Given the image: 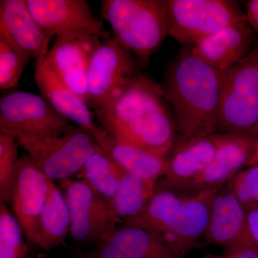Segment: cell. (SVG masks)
<instances>
[{"label": "cell", "instance_id": "1", "mask_svg": "<svg viewBox=\"0 0 258 258\" xmlns=\"http://www.w3.org/2000/svg\"><path fill=\"white\" fill-rule=\"evenodd\" d=\"M161 86L137 71L95 118L120 140L160 157H169L179 136L175 118Z\"/></svg>", "mask_w": 258, "mask_h": 258}, {"label": "cell", "instance_id": "2", "mask_svg": "<svg viewBox=\"0 0 258 258\" xmlns=\"http://www.w3.org/2000/svg\"><path fill=\"white\" fill-rule=\"evenodd\" d=\"M222 81V71L195 55L191 46L171 62L161 87L175 118L176 145L218 132Z\"/></svg>", "mask_w": 258, "mask_h": 258}, {"label": "cell", "instance_id": "3", "mask_svg": "<svg viewBox=\"0 0 258 258\" xmlns=\"http://www.w3.org/2000/svg\"><path fill=\"white\" fill-rule=\"evenodd\" d=\"M101 16L118 42L147 62L169 35L165 0H103Z\"/></svg>", "mask_w": 258, "mask_h": 258}, {"label": "cell", "instance_id": "4", "mask_svg": "<svg viewBox=\"0 0 258 258\" xmlns=\"http://www.w3.org/2000/svg\"><path fill=\"white\" fill-rule=\"evenodd\" d=\"M49 179H71L101 147L93 132L70 125L57 132L36 137L15 138Z\"/></svg>", "mask_w": 258, "mask_h": 258}, {"label": "cell", "instance_id": "5", "mask_svg": "<svg viewBox=\"0 0 258 258\" xmlns=\"http://www.w3.org/2000/svg\"><path fill=\"white\" fill-rule=\"evenodd\" d=\"M222 72L218 131L252 134L258 122V42L246 58Z\"/></svg>", "mask_w": 258, "mask_h": 258}, {"label": "cell", "instance_id": "6", "mask_svg": "<svg viewBox=\"0 0 258 258\" xmlns=\"http://www.w3.org/2000/svg\"><path fill=\"white\" fill-rule=\"evenodd\" d=\"M169 35L194 46L222 29L247 18L232 0H165Z\"/></svg>", "mask_w": 258, "mask_h": 258}, {"label": "cell", "instance_id": "7", "mask_svg": "<svg viewBox=\"0 0 258 258\" xmlns=\"http://www.w3.org/2000/svg\"><path fill=\"white\" fill-rule=\"evenodd\" d=\"M133 56L114 37L103 34L90 57L86 103L93 112L111 101L137 74Z\"/></svg>", "mask_w": 258, "mask_h": 258}, {"label": "cell", "instance_id": "8", "mask_svg": "<svg viewBox=\"0 0 258 258\" xmlns=\"http://www.w3.org/2000/svg\"><path fill=\"white\" fill-rule=\"evenodd\" d=\"M71 122L59 115L41 96L13 91L0 99V134L36 137L61 132Z\"/></svg>", "mask_w": 258, "mask_h": 258}, {"label": "cell", "instance_id": "9", "mask_svg": "<svg viewBox=\"0 0 258 258\" xmlns=\"http://www.w3.org/2000/svg\"><path fill=\"white\" fill-rule=\"evenodd\" d=\"M30 13L47 35L91 40L103 35V21L85 0H26Z\"/></svg>", "mask_w": 258, "mask_h": 258}, {"label": "cell", "instance_id": "10", "mask_svg": "<svg viewBox=\"0 0 258 258\" xmlns=\"http://www.w3.org/2000/svg\"><path fill=\"white\" fill-rule=\"evenodd\" d=\"M60 186L69 207L70 235L75 240L98 242L118 225L111 208L84 181L67 179Z\"/></svg>", "mask_w": 258, "mask_h": 258}, {"label": "cell", "instance_id": "11", "mask_svg": "<svg viewBox=\"0 0 258 258\" xmlns=\"http://www.w3.org/2000/svg\"><path fill=\"white\" fill-rule=\"evenodd\" d=\"M51 181L28 154L20 158L13 178L10 204L25 237L33 245L36 243L40 215Z\"/></svg>", "mask_w": 258, "mask_h": 258}, {"label": "cell", "instance_id": "12", "mask_svg": "<svg viewBox=\"0 0 258 258\" xmlns=\"http://www.w3.org/2000/svg\"><path fill=\"white\" fill-rule=\"evenodd\" d=\"M258 137L250 133L220 134L215 157L210 165L193 181L197 190L218 188L230 181L253 156Z\"/></svg>", "mask_w": 258, "mask_h": 258}, {"label": "cell", "instance_id": "13", "mask_svg": "<svg viewBox=\"0 0 258 258\" xmlns=\"http://www.w3.org/2000/svg\"><path fill=\"white\" fill-rule=\"evenodd\" d=\"M257 42V34L246 18L206 37L191 50L205 63L224 71L246 58Z\"/></svg>", "mask_w": 258, "mask_h": 258}, {"label": "cell", "instance_id": "14", "mask_svg": "<svg viewBox=\"0 0 258 258\" xmlns=\"http://www.w3.org/2000/svg\"><path fill=\"white\" fill-rule=\"evenodd\" d=\"M220 188L197 190L193 195H185L175 223L161 239L176 257H184L205 237L212 201Z\"/></svg>", "mask_w": 258, "mask_h": 258}, {"label": "cell", "instance_id": "15", "mask_svg": "<svg viewBox=\"0 0 258 258\" xmlns=\"http://www.w3.org/2000/svg\"><path fill=\"white\" fill-rule=\"evenodd\" d=\"M0 38L36 61L45 58L52 40L32 16L26 0L0 1Z\"/></svg>", "mask_w": 258, "mask_h": 258}, {"label": "cell", "instance_id": "16", "mask_svg": "<svg viewBox=\"0 0 258 258\" xmlns=\"http://www.w3.org/2000/svg\"><path fill=\"white\" fill-rule=\"evenodd\" d=\"M220 134L215 133L177 144L167 158V166L159 190L190 187L212 162Z\"/></svg>", "mask_w": 258, "mask_h": 258}, {"label": "cell", "instance_id": "17", "mask_svg": "<svg viewBox=\"0 0 258 258\" xmlns=\"http://www.w3.org/2000/svg\"><path fill=\"white\" fill-rule=\"evenodd\" d=\"M102 36L91 40L56 37L45 58L56 76L86 103L90 57Z\"/></svg>", "mask_w": 258, "mask_h": 258}, {"label": "cell", "instance_id": "18", "mask_svg": "<svg viewBox=\"0 0 258 258\" xmlns=\"http://www.w3.org/2000/svg\"><path fill=\"white\" fill-rule=\"evenodd\" d=\"M35 80L40 96L59 115L78 126L94 132L98 125L94 113L56 76L45 58L35 61Z\"/></svg>", "mask_w": 258, "mask_h": 258}, {"label": "cell", "instance_id": "19", "mask_svg": "<svg viewBox=\"0 0 258 258\" xmlns=\"http://www.w3.org/2000/svg\"><path fill=\"white\" fill-rule=\"evenodd\" d=\"M103 258H177L158 236L136 227L117 225L98 241Z\"/></svg>", "mask_w": 258, "mask_h": 258}, {"label": "cell", "instance_id": "20", "mask_svg": "<svg viewBox=\"0 0 258 258\" xmlns=\"http://www.w3.org/2000/svg\"><path fill=\"white\" fill-rule=\"evenodd\" d=\"M93 134L102 150L125 172L156 186L165 174L168 157L120 140L99 124Z\"/></svg>", "mask_w": 258, "mask_h": 258}, {"label": "cell", "instance_id": "21", "mask_svg": "<svg viewBox=\"0 0 258 258\" xmlns=\"http://www.w3.org/2000/svg\"><path fill=\"white\" fill-rule=\"evenodd\" d=\"M247 211L230 186H222L212 201L211 213L205 239L226 249L245 241Z\"/></svg>", "mask_w": 258, "mask_h": 258}, {"label": "cell", "instance_id": "22", "mask_svg": "<svg viewBox=\"0 0 258 258\" xmlns=\"http://www.w3.org/2000/svg\"><path fill=\"white\" fill-rule=\"evenodd\" d=\"M71 220L63 191L51 181L46 201L39 220V232L35 246L50 251L64 243L70 233Z\"/></svg>", "mask_w": 258, "mask_h": 258}, {"label": "cell", "instance_id": "23", "mask_svg": "<svg viewBox=\"0 0 258 258\" xmlns=\"http://www.w3.org/2000/svg\"><path fill=\"white\" fill-rule=\"evenodd\" d=\"M155 191V184L120 169L119 184L111 208L118 224L129 225L139 218Z\"/></svg>", "mask_w": 258, "mask_h": 258}, {"label": "cell", "instance_id": "24", "mask_svg": "<svg viewBox=\"0 0 258 258\" xmlns=\"http://www.w3.org/2000/svg\"><path fill=\"white\" fill-rule=\"evenodd\" d=\"M184 197L171 190L155 191L143 214L128 225L152 232L161 240L175 223Z\"/></svg>", "mask_w": 258, "mask_h": 258}, {"label": "cell", "instance_id": "25", "mask_svg": "<svg viewBox=\"0 0 258 258\" xmlns=\"http://www.w3.org/2000/svg\"><path fill=\"white\" fill-rule=\"evenodd\" d=\"M120 173L119 166L100 149L88 159L76 176L111 208L119 184Z\"/></svg>", "mask_w": 258, "mask_h": 258}, {"label": "cell", "instance_id": "26", "mask_svg": "<svg viewBox=\"0 0 258 258\" xmlns=\"http://www.w3.org/2000/svg\"><path fill=\"white\" fill-rule=\"evenodd\" d=\"M18 219L0 203V258H26L29 249Z\"/></svg>", "mask_w": 258, "mask_h": 258}, {"label": "cell", "instance_id": "27", "mask_svg": "<svg viewBox=\"0 0 258 258\" xmlns=\"http://www.w3.org/2000/svg\"><path fill=\"white\" fill-rule=\"evenodd\" d=\"M32 59L5 39L0 38V89L16 87L24 69Z\"/></svg>", "mask_w": 258, "mask_h": 258}, {"label": "cell", "instance_id": "28", "mask_svg": "<svg viewBox=\"0 0 258 258\" xmlns=\"http://www.w3.org/2000/svg\"><path fill=\"white\" fill-rule=\"evenodd\" d=\"M18 142L13 136L0 134V199L11 203L12 186L18 157Z\"/></svg>", "mask_w": 258, "mask_h": 258}, {"label": "cell", "instance_id": "29", "mask_svg": "<svg viewBox=\"0 0 258 258\" xmlns=\"http://www.w3.org/2000/svg\"><path fill=\"white\" fill-rule=\"evenodd\" d=\"M228 184L247 211L258 207V164L240 171Z\"/></svg>", "mask_w": 258, "mask_h": 258}, {"label": "cell", "instance_id": "30", "mask_svg": "<svg viewBox=\"0 0 258 258\" xmlns=\"http://www.w3.org/2000/svg\"><path fill=\"white\" fill-rule=\"evenodd\" d=\"M244 242L249 244L258 253V207L247 211Z\"/></svg>", "mask_w": 258, "mask_h": 258}, {"label": "cell", "instance_id": "31", "mask_svg": "<svg viewBox=\"0 0 258 258\" xmlns=\"http://www.w3.org/2000/svg\"><path fill=\"white\" fill-rule=\"evenodd\" d=\"M222 258H258V253L249 244L243 242L226 249Z\"/></svg>", "mask_w": 258, "mask_h": 258}, {"label": "cell", "instance_id": "32", "mask_svg": "<svg viewBox=\"0 0 258 258\" xmlns=\"http://www.w3.org/2000/svg\"><path fill=\"white\" fill-rule=\"evenodd\" d=\"M247 18L258 37V0H250L247 3Z\"/></svg>", "mask_w": 258, "mask_h": 258}, {"label": "cell", "instance_id": "33", "mask_svg": "<svg viewBox=\"0 0 258 258\" xmlns=\"http://www.w3.org/2000/svg\"><path fill=\"white\" fill-rule=\"evenodd\" d=\"M258 164V140L257 144H256L255 150H254L253 156L252 159L249 161L248 166L254 165V164Z\"/></svg>", "mask_w": 258, "mask_h": 258}, {"label": "cell", "instance_id": "34", "mask_svg": "<svg viewBox=\"0 0 258 258\" xmlns=\"http://www.w3.org/2000/svg\"><path fill=\"white\" fill-rule=\"evenodd\" d=\"M79 258H103L101 256L95 253L83 254L82 255L79 256Z\"/></svg>", "mask_w": 258, "mask_h": 258}, {"label": "cell", "instance_id": "35", "mask_svg": "<svg viewBox=\"0 0 258 258\" xmlns=\"http://www.w3.org/2000/svg\"><path fill=\"white\" fill-rule=\"evenodd\" d=\"M252 134L256 136V137H258V122L257 125H256L255 128H254L253 131H252Z\"/></svg>", "mask_w": 258, "mask_h": 258}, {"label": "cell", "instance_id": "36", "mask_svg": "<svg viewBox=\"0 0 258 258\" xmlns=\"http://www.w3.org/2000/svg\"><path fill=\"white\" fill-rule=\"evenodd\" d=\"M205 258H222V256H208Z\"/></svg>", "mask_w": 258, "mask_h": 258}]
</instances>
